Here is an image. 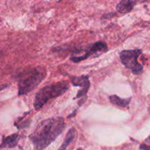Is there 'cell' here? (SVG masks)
<instances>
[{"instance_id":"18","label":"cell","mask_w":150,"mask_h":150,"mask_svg":"<svg viewBox=\"0 0 150 150\" xmlns=\"http://www.w3.org/2000/svg\"><path fill=\"white\" fill-rule=\"evenodd\" d=\"M0 57H1V52H0Z\"/></svg>"},{"instance_id":"16","label":"cell","mask_w":150,"mask_h":150,"mask_svg":"<svg viewBox=\"0 0 150 150\" xmlns=\"http://www.w3.org/2000/svg\"><path fill=\"white\" fill-rule=\"evenodd\" d=\"M7 88V85H0V91H3L4 89Z\"/></svg>"},{"instance_id":"10","label":"cell","mask_w":150,"mask_h":150,"mask_svg":"<svg viewBox=\"0 0 150 150\" xmlns=\"http://www.w3.org/2000/svg\"><path fill=\"white\" fill-rule=\"evenodd\" d=\"M75 135H76V129L73 127L70 128L68 131H67V134L65 135V138H64V141H63L62 144L61 145V146L59 147L58 150H66L67 148L68 147V146L73 142V139H74Z\"/></svg>"},{"instance_id":"17","label":"cell","mask_w":150,"mask_h":150,"mask_svg":"<svg viewBox=\"0 0 150 150\" xmlns=\"http://www.w3.org/2000/svg\"><path fill=\"white\" fill-rule=\"evenodd\" d=\"M77 150H83V149L82 148H79Z\"/></svg>"},{"instance_id":"9","label":"cell","mask_w":150,"mask_h":150,"mask_svg":"<svg viewBox=\"0 0 150 150\" xmlns=\"http://www.w3.org/2000/svg\"><path fill=\"white\" fill-rule=\"evenodd\" d=\"M70 81L74 86H80L83 88L86 85H90L89 76L87 75H81L80 76H71Z\"/></svg>"},{"instance_id":"4","label":"cell","mask_w":150,"mask_h":150,"mask_svg":"<svg viewBox=\"0 0 150 150\" xmlns=\"http://www.w3.org/2000/svg\"><path fill=\"white\" fill-rule=\"evenodd\" d=\"M142 50L136 49L123 50L120 52V57L122 63L125 67L131 70L132 73L135 75H139L143 72L144 67L138 61V57L142 54Z\"/></svg>"},{"instance_id":"14","label":"cell","mask_w":150,"mask_h":150,"mask_svg":"<svg viewBox=\"0 0 150 150\" xmlns=\"http://www.w3.org/2000/svg\"><path fill=\"white\" fill-rule=\"evenodd\" d=\"M76 113H77V110H75L73 112V113H71V114L69 115L68 116H67V118H72V117H74V116H76Z\"/></svg>"},{"instance_id":"1","label":"cell","mask_w":150,"mask_h":150,"mask_svg":"<svg viewBox=\"0 0 150 150\" xmlns=\"http://www.w3.org/2000/svg\"><path fill=\"white\" fill-rule=\"evenodd\" d=\"M65 127L66 123L62 117L49 118L42 121L29 137L34 150L45 149L62 133Z\"/></svg>"},{"instance_id":"5","label":"cell","mask_w":150,"mask_h":150,"mask_svg":"<svg viewBox=\"0 0 150 150\" xmlns=\"http://www.w3.org/2000/svg\"><path fill=\"white\" fill-rule=\"evenodd\" d=\"M108 48L107 44L104 41H97L87 46L84 50V54L79 56H73L70 60L73 63H79L81 61L86 60L89 57H97L104 54L108 51Z\"/></svg>"},{"instance_id":"12","label":"cell","mask_w":150,"mask_h":150,"mask_svg":"<svg viewBox=\"0 0 150 150\" xmlns=\"http://www.w3.org/2000/svg\"><path fill=\"white\" fill-rule=\"evenodd\" d=\"M140 149H142V150H150V146H149L146 145V144H142V145L140 146Z\"/></svg>"},{"instance_id":"8","label":"cell","mask_w":150,"mask_h":150,"mask_svg":"<svg viewBox=\"0 0 150 150\" xmlns=\"http://www.w3.org/2000/svg\"><path fill=\"white\" fill-rule=\"evenodd\" d=\"M109 101L113 104H115V105L119 106V107L128 108L129 104L131 101V98L122 99L117 95H111L109 96Z\"/></svg>"},{"instance_id":"11","label":"cell","mask_w":150,"mask_h":150,"mask_svg":"<svg viewBox=\"0 0 150 150\" xmlns=\"http://www.w3.org/2000/svg\"><path fill=\"white\" fill-rule=\"evenodd\" d=\"M30 123H31L30 121H29V120L23 121H21V120H19L15 123V126H17L18 129H23V128L27 127Z\"/></svg>"},{"instance_id":"13","label":"cell","mask_w":150,"mask_h":150,"mask_svg":"<svg viewBox=\"0 0 150 150\" xmlns=\"http://www.w3.org/2000/svg\"><path fill=\"white\" fill-rule=\"evenodd\" d=\"M135 3L138 4V3H144V2H149L150 0H134Z\"/></svg>"},{"instance_id":"2","label":"cell","mask_w":150,"mask_h":150,"mask_svg":"<svg viewBox=\"0 0 150 150\" xmlns=\"http://www.w3.org/2000/svg\"><path fill=\"white\" fill-rule=\"evenodd\" d=\"M47 71L42 66L23 70L17 76L18 96L25 95L35 90L45 78Z\"/></svg>"},{"instance_id":"15","label":"cell","mask_w":150,"mask_h":150,"mask_svg":"<svg viewBox=\"0 0 150 150\" xmlns=\"http://www.w3.org/2000/svg\"><path fill=\"white\" fill-rule=\"evenodd\" d=\"M144 142H145V144H146V145L149 146H150V135L149 137H148L147 138H146V140H145Z\"/></svg>"},{"instance_id":"7","label":"cell","mask_w":150,"mask_h":150,"mask_svg":"<svg viewBox=\"0 0 150 150\" xmlns=\"http://www.w3.org/2000/svg\"><path fill=\"white\" fill-rule=\"evenodd\" d=\"M135 5L134 0H121L117 5V10L119 13L126 14L130 13Z\"/></svg>"},{"instance_id":"3","label":"cell","mask_w":150,"mask_h":150,"mask_svg":"<svg viewBox=\"0 0 150 150\" xmlns=\"http://www.w3.org/2000/svg\"><path fill=\"white\" fill-rule=\"evenodd\" d=\"M69 88L70 84L65 80L44 86L35 94L34 107L36 110H39L51 99H54L64 94Z\"/></svg>"},{"instance_id":"6","label":"cell","mask_w":150,"mask_h":150,"mask_svg":"<svg viewBox=\"0 0 150 150\" xmlns=\"http://www.w3.org/2000/svg\"><path fill=\"white\" fill-rule=\"evenodd\" d=\"M19 135L18 133L13 134L2 138L1 144H0V149L3 148H13L16 146L18 142Z\"/></svg>"}]
</instances>
